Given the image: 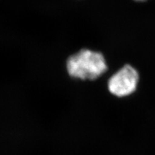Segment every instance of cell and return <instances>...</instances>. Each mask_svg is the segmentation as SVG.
Masks as SVG:
<instances>
[{"label": "cell", "instance_id": "6da1fadb", "mask_svg": "<svg viewBox=\"0 0 155 155\" xmlns=\"http://www.w3.org/2000/svg\"><path fill=\"white\" fill-rule=\"evenodd\" d=\"M108 70V65L101 53L82 49L71 55L66 61V71L71 78L82 81H94Z\"/></svg>", "mask_w": 155, "mask_h": 155}, {"label": "cell", "instance_id": "7a4b0ae2", "mask_svg": "<svg viewBox=\"0 0 155 155\" xmlns=\"http://www.w3.org/2000/svg\"><path fill=\"white\" fill-rule=\"evenodd\" d=\"M139 81L138 71L132 65L127 64L108 79V91L114 96L119 98L129 96L136 91Z\"/></svg>", "mask_w": 155, "mask_h": 155}, {"label": "cell", "instance_id": "3957f363", "mask_svg": "<svg viewBox=\"0 0 155 155\" xmlns=\"http://www.w3.org/2000/svg\"><path fill=\"white\" fill-rule=\"evenodd\" d=\"M134 1H137V2H145V1H147V0H134Z\"/></svg>", "mask_w": 155, "mask_h": 155}]
</instances>
